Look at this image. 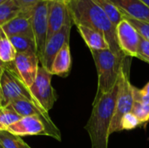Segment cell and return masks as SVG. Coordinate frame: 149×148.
Instances as JSON below:
<instances>
[{
    "instance_id": "1",
    "label": "cell",
    "mask_w": 149,
    "mask_h": 148,
    "mask_svg": "<svg viewBox=\"0 0 149 148\" xmlns=\"http://www.w3.org/2000/svg\"><path fill=\"white\" fill-rule=\"evenodd\" d=\"M66 4L72 24L76 26H87L101 32L109 49L117 55H124L118 45L116 26L99 5L93 0H66Z\"/></svg>"
},
{
    "instance_id": "2",
    "label": "cell",
    "mask_w": 149,
    "mask_h": 148,
    "mask_svg": "<svg viewBox=\"0 0 149 148\" xmlns=\"http://www.w3.org/2000/svg\"><path fill=\"white\" fill-rule=\"evenodd\" d=\"M120 80L99 100L93 104L91 116L85 126L87 131L92 148H108L109 130L116 106Z\"/></svg>"
},
{
    "instance_id": "3",
    "label": "cell",
    "mask_w": 149,
    "mask_h": 148,
    "mask_svg": "<svg viewBox=\"0 0 149 148\" xmlns=\"http://www.w3.org/2000/svg\"><path fill=\"white\" fill-rule=\"evenodd\" d=\"M91 53L98 73V87L93 100L95 103L117 83L126 56L117 55L110 49L91 51Z\"/></svg>"
},
{
    "instance_id": "4",
    "label": "cell",
    "mask_w": 149,
    "mask_h": 148,
    "mask_svg": "<svg viewBox=\"0 0 149 148\" xmlns=\"http://www.w3.org/2000/svg\"><path fill=\"white\" fill-rule=\"evenodd\" d=\"M129 57H125L120 72V86L116 100L115 111L111 122L109 134L120 132V121L123 116L132 112L134 106V93L133 85L129 79Z\"/></svg>"
},
{
    "instance_id": "5",
    "label": "cell",
    "mask_w": 149,
    "mask_h": 148,
    "mask_svg": "<svg viewBox=\"0 0 149 148\" xmlns=\"http://www.w3.org/2000/svg\"><path fill=\"white\" fill-rule=\"evenodd\" d=\"M18 99H26L39 106L30 89L13 71L10 63L3 71L0 80V106H5Z\"/></svg>"
},
{
    "instance_id": "6",
    "label": "cell",
    "mask_w": 149,
    "mask_h": 148,
    "mask_svg": "<svg viewBox=\"0 0 149 148\" xmlns=\"http://www.w3.org/2000/svg\"><path fill=\"white\" fill-rule=\"evenodd\" d=\"M52 76L53 75L44 67L39 66L37 77L33 84L29 87L37 102L47 113L52 108L57 100L55 91L52 85Z\"/></svg>"
},
{
    "instance_id": "7",
    "label": "cell",
    "mask_w": 149,
    "mask_h": 148,
    "mask_svg": "<svg viewBox=\"0 0 149 148\" xmlns=\"http://www.w3.org/2000/svg\"><path fill=\"white\" fill-rule=\"evenodd\" d=\"M31 28L36 44V54L40 60L43 57L48 32V1H40L32 10Z\"/></svg>"
},
{
    "instance_id": "8",
    "label": "cell",
    "mask_w": 149,
    "mask_h": 148,
    "mask_svg": "<svg viewBox=\"0 0 149 148\" xmlns=\"http://www.w3.org/2000/svg\"><path fill=\"white\" fill-rule=\"evenodd\" d=\"M39 58L34 52L17 53L10 66L21 81L29 88L34 82L38 70Z\"/></svg>"
},
{
    "instance_id": "9",
    "label": "cell",
    "mask_w": 149,
    "mask_h": 148,
    "mask_svg": "<svg viewBox=\"0 0 149 148\" xmlns=\"http://www.w3.org/2000/svg\"><path fill=\"white\" fill-rule=\"evenodd\" d=\"M72 25V21L70 17V18L65 24V25L58 31H57L51 38H49L46 41L43 57L40 60V64L41 66L47 70L49 72L55 56L59 51V50L64 46V44L69 43L70 41Z\"/></svg>"
},
{
    "instance_id": "10",
    "label": "cell",
    "mask_w": 149,
    "mask_h": 148,
    "mask_svg": "<svg viewBox=\"0 0 149 148\" xmlns=\"http://www.w3.org/2000/svg\"><path fill=\"white\" fill-rule=\"evenodd\" d=\"M116 38L121 52L129 58L137 56L141 35L136 29L125 18L116 25Z\"/></svg>"
},
{
    "instance_id": "11",
    "label": "cell",
    "mask_w": 149,
    "mask_h": 148,
    "mask_svg": "<svg viewBox=\"0 0 149 148\" xmlns=\"http://www.w3.org/2000/svg\"><path fill=\"white\" fill-rule=\"evenodd\" d=\"M70 18L66 1L48 0L47 39L58 31ZM47 41V40H46Z\"/></svg>"
},
{
    "instance_id": "12",
    "label": "cell",
    "mask_w": 149,
    "mask_h": 148,
    "mask_svg": "<svg viewBox=\"0 0 149 148\" xmlns=\"http://www.w3.org/2000/svg\"><path fill=\"white\" fill-rule=\"evenodd\" d=\"M7 131L19 137L27 135H47L45 125L38 116L22 117L19 120L10 126Z\"/></svg>"
},
{
    "instance_id": "13",
    "label": "cell",
    "mask_w": 149,
    "mask_h": 148,
    "mask_svg": "<svg viewBox=\"0 0 149 148\" xmlns=\"http://www.w3.org/2000/svg\"><path fill=\"white\" fill-rule=\"evenodd\" d=\"M31 14L32 10H20L17 15L8 21L1 28L9 38L17 35L33 37L31 28Z\"/></svg>"
},
{
    "instance_id": "14",
    "label": "cell",
    "mask_w": 149,
    "mask_h": 148,
    "mask_svg": "<svg viewBox=\"0 0 149 148\" xmlns=\"http://www.w3.org/2000/svg\"><path fill=\"white\" fill-rule=\"evenodd\" d=\"M122 15L149 23V8L141 0H110Z\"/></svg>"
},
{
    "instance_id": "15",
    "label": "cell",
    "mask_w": 149,
    "mask_h": 148,
    "mask_svg": "<svg viewBox=\"0 0 149 148\" xmlns=\"http://www.w3.org/2000/svg\"><path fill=\"white\" fill-rule=\"evenodd\" d=\"M72 69V55L70 50V44L66 43L59 50L55 56L50 72L52 75H57L61 78H66Z\"/></svg>"
},
{
    "instance_id": "16",
    "label": "cell",
    "mask_w": 149,
    "mask_h": 148,
    "mask_svg": "<svg viewBox=\"0 0 149 148\" xmlns=\"http://www.w3.org/2000/svg\"><path fill=\"white\" fill-rule=\"evenodd\" d=\"M77 29L90 51L109 49L106 38L101 32L84 25H77Z\"/></svg>"
},
{
    "instance_id": "17",
    "label": "cell",
    "mask_w": 149,
    "mask_h": 148,
    "mask_svg": "<svg viewBox=\"0 0 149 148\" xmlns=\"http://www.w3.org/2000/svg\"><path fill=\"white\" fill-rule=\"evenodd\" d=\"M10 40L17 53L34 52L36 53V44L33 37L26 35H17L10 37Z\"/></svg>"
},
{
    "instance_id": "18",
    "label": "cell",
    "mask_w": 149,
    "mask_h": 148,
    "mask_svg": "<svg viewBox=\"0 0 149 148\" xmlns=\"http://www.w3.org/2000/svg\"><path fill=\"white\" fill-rule=\"evenodd\" d=\"M16 50L14 49L10 38L0 28V59L5 63H12L16 57Z\"/></svg>"
},
{
    "instance_id": "19",
    "label": "cell",
    "mask_w": 149,
    "mask_h": 148,
    "mask_svg": "<svg viewBox=\"0 0 149 148\" xmlns=\"http://www.w3.org/2000/svg\"><path fill=\"white\" fill-rule=\"evenodd\" d=\"M0 146L3 148H31L21 137L15 135L7 130L0 131Z\"/></svg>"
},
{
    "instance_id": "20",
    "label": "cell",
    "mask_w": 149,
    "mask_h": 148,
    "mask_svg": "<svg viewBox=\"0 0 149 148\" xmlns=\"http://www.w3.org/2000/svg\"><path fill=\"white\" fill-rule=\"evenodd\" d=\"M20 8L14 0H6L0 3V28L20 12Z\"/></svg>"
},
{
    "instance_id": "21",
    "label": "cell",
    "mask_w": 149,
    "mask_h": 148,
    "mask_svg": "<svg viewBox=\"0 0 149 148\" xmlns=\"http://www.w3.org/2000/svg\"><path fill=\"white\" fill-rule=\"evenodd\" d=\"M22 117L16 113L10 105L0 106V131L7 130L10 126L19 120Z\"/></svg>"
},
{
    "instance_id": "22",
    "label": "cell",
    "mask_w": 149,
    "mask_h": 148,
    "mask_svg": "<svg viewBox=\"0 0 149 148\" xmlns=\"http://www.w3.org/2000/svg\"><path fill=\"white\" fill-rule=\"evenodd\" d=\"M97 5H99L107 15L111 22L116 26L122 20V14L113 4L110 0H93Z\"/></svg>"
},
{
    "instance_id": "23",
    "label": "cell",
    "mask_w": 149,
    "mask_h": 148,
    "mask_svg": "<svg viewBox=\"0 0 149 148\" xmlns=\"http://www.w3.org/2000/svg\"><path fill=\"white\" fill-rule=\"evenodd\" d=\"M131 113L137 117L141 125L149 122V104L134 101Z\"/></svg>"
},
{
    "instance_id": "24",
    "label": "cell",
    "mask_w": 149,
    "mask_h": 148,
    "mask_svg": "<svg viewBox=\"0 0 149 148\" xmlns=\"http://www.w3.org/2000/svg\"><path fill=\"white\" fill-rule=\"evenodd\" d=\"M122 17L127 19L135 29L136 31L139 32V34L144 38L145 39L149 41V23L148 22H144V21H141L125 15H122Z\"/></svg>"
},
{
    "instance_id": "25",
    "label": "cell",
    "mask_w": 149,
    "mask_h": 148,
    "mask_svg": "<svg viewBox=\"0 0 149 148\" xmlns=\"http://www.w3.org/2000/svg\"><path fill=\"white\" fill-rule=\"evenodd\" d=\"M141 122L140 120L137 119V117L132 113H128L127 114H125L123 116V118L121 119L120 121V130L124 131V130H133L135 129L136 127H138L139 126H141Z\"/></svg>"
},
{
    "instance_id": "26",
    "label": "cell",
    "mask_w": 149,
    "mask_h": 148,
    "mask_svg": "<svg viewBox=\"0 0 149 148\" xmlns=\"http://www.w3.org/2000/svg\"><path fill=\"white\" fill-rule=\"evenodd\" d=\"M136 58L149 64V41L141 36Z\"/></svg>"
},
{
    "instance_id": "27",
    "label": "cell",
    "mask_w": 149,
    "mask_h": 148,
    "mask_svg": "<svg viewBox=\"0 0 149 148\" xmlns=\"http://www.w3.org/2000/svg\"><path fill=\"white\" fill-rule=\"evenodd\" d=\"M21 10H32L42 0H14Z\"/></svg>"
},
{
    "instance_id": "28",
    "label": "cell",
    "mask_w": 149,
    "mask_h": 148,
    "mask_svg": "<svg viewBox=\"0 0 149 148\" xmlns=\"http://www.w3.org/2000/svg\"><path fill=\"white\" fill-rule=\"evenodd\" d=\"M7 65H8V64L3 63V62L0 59V80H1V77H2V75H3V71L5 70V68L7 67Z\"/></svg>"
},
{
    "instance_id": "29",
    "label": "cell",
    "mask_w": 149,
    "mask_h": 148,
    "mask_svg": "<svg viewBox=\"0 0 149 148\" xmlns=\"http://www.w3.org/2000/svg\"><path fill=\"white\" fill-rule=\"evenodd\" d=\"M140 92L144 95L149 96V82L145 85V87L143 89H140Z\"/></svg>"
},
{
    "instance_id": "30",
    "label": "cell",
    "mask_w": 149,
    "mask_h": 148,
    "mask_svg": "<svg viewBox=\"0 0 149 148\" xmlns=\"http://www.w3.org/2000/svg\"><path fill=\"white\" fill-rule=\"evenodd\" d=\"M143 3H145L148 7L149 8V0H141Z\"/></svg>"
},
{
    "instance_id": "31",
    "label": "cell",
    "mask_w": 149,
    "mask_h": 148,
    "mask_svg": "<svg viewBox=\"0 0 149 148\" xmlns=\"http://www.w3.org/2000/svg\"><path fill=\"white\" fill-rule=\"evenodd\" d=\"M6 0H0V3H3V2H5Z\"/></svg>"
},
{
    "instance_id": "32",
    "label": "cell",
    "mask_w": 149,
    "mask_h": 148,
    "mask_svg": "<svg viewBox=\"0 0 149 148\" xmlns=\"http://www.w3.org/2000/svg\"><path fill=\"white\" fill-rule=\"evenodd\" d=\"M0 148H3V147H1V146H0Z\"/></svg>"
},
{
    "instance_id": "33",
    "label": "cell",
    "mask_w": 149,
    "mask_h": 148,
    "mask_svg": "<svg viewBox=\"0 0 149 148\" xmlns=\"http://www.w3.org/2000/svg\"><path fill=\"white\" fill-rule=\"evenodd\" d=\"M47 1H48V0H47ZM65 1H66V0H65Z\"/></svg>"
}]
</instances>
